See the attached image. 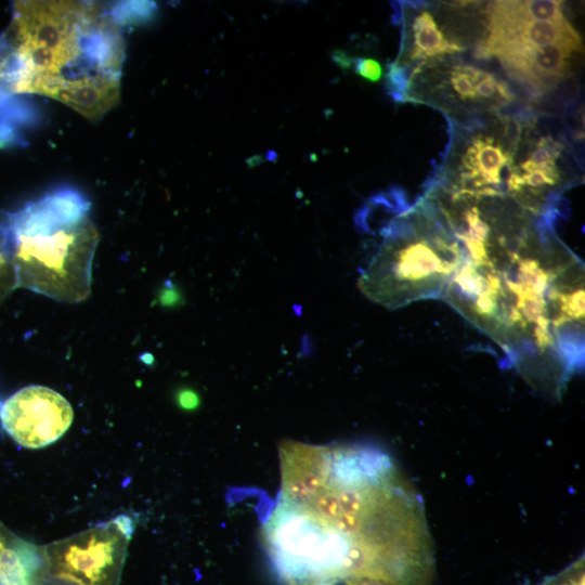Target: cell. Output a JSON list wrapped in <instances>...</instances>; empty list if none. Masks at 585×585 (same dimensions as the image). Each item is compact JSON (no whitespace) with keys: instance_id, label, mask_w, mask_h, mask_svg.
<instances>
[{"instance_id":"obj_3","label":"cell","mask_w":585,"mask_h":585,"mask_svg":"<svg viewBox=\"0 0 585 585\" xmlns=\"http://www.w3.org/2000/svg\"><path fill=\"white\" fill-rule=\"evenodd\" d=\"M11 94L58 101L98 120L120 99L125 43L115 18L86 1H15L0 37Z\"/></svg>"},{"instance_id":"obj_2","label":"cell","mask_w":585,"mask_h":585,"mask_svg":"<svg viewBox=\"0 0 585 585\" xmlns=\"http://www.w3.org/2000/svg\"><path fill=\"white\" fill-rule=\"evenodd\" d=\"M442 298L507 351L528 382L562 391L574 362L564 334H583L584 266L537 224L521 245L463 260Z\"/></svg>"},{"instance_id":"obj_12","label":"cell","mask_w":585,"mask_h":585,"mask_svg":"<svg viewBox=\"0 0 585 585\" xmlns=\"http://www.w3.org/2000/svg\"><path fill=\"white\" fill-rule=\"evenodd\" d=\"M354 72L372 82H377L382 76L381 65L377 61L366 57L354 61Z\"/></svg>"},{"instance_id":"obj_1","label":"cell","mask_w":585,"mask_h":585,"mask_svg":"<svg viewBox=\"0 0 585 585\" xmlns=\"http://www.w3.org/2000/svg\"><path fill=\"white\" fill-rule=\"evenodd\" d=\"M339 506L326 517L278 502L265 543L286 585H430L434 548L424 500L386 453L327 446Z\"/></svg>"},{"instance_id":"obj_14","label":"cell","mask_w":585,"mask_h":585,"mask_svg":"<svg viewBox=\"0 0 585 585\" xmlns=\"http://www.w3.org/2000/svg\"><path fill=\"white\" fill-rule=\"evenodd\" d=\"M533 167L536 168H555V159L550 156V154L542 146H537L536 148L530 154L529 158L526 159Z\"/></svg>"},{"instance_id":"obj_9","label":"cell","mask_w":585,"mask_h":585,"mask_svg":"<svg viewBox=\"0 0 585 585\" xmlns=\"http://www.w3.org/2000/svg\"><path fill=\"white\" fill-rule=\"evenodd\" d=\"M14 288H17L15 270L0 230V302Z\"/></svg>"},{"instance_id":"obj_6","label":"cell","mask_w":585,"mask_h":585,"mask_svg":"<svg viewBox=\"0 0 585 585\" xmlns=\"http://www.w3.org/2000/svg\"><path fill=\"white\" fill-rule=\"evenodd\" d=\"M126 536L116 522L51 545L43 554L48 576L66 585H119Z\"/></svg>"},{"instance_id":"obj_15","label":"cell","mask_w":585,"mask_h":585,"mask_svg":"<svg viewBox=\"0 0 585 585\" xmlns=\"http://www.w3.org/2000/svg\"><path fill=\"white\" fill-rule=\"evenodd\" d=\"M180 403L186 408L194 407L197 404V398L191 392H184L180 396Z\"/></svg>"},{"instance_id":"obj_11","label":"cell","mask_w":585,"mask_h":585,"mask_svg":"<svg viewBox=\"0 0 585 585\" xmlns=\"http://www.w3.org/2000/svg\"><path fill=\"white\" fill-rule=\"evenodd\" d=\"M451 84L461 100H476L478 95L474 91L470 76L464 66L454 67L450 77Z\"/></svg>"},{"instance_id":"obj_16","label":"cell","mask_w":585,"mask_h":585,"mask_svg":"<svg viewBox=\"0 0 585 585\" xmlns=\"http://www.w3.org/2000/svg\"><path fill=\"white\" fill-rule=\"evenodd\" d=\"M3 61H4V53L0 46V79H1L2 68H3ZM0 102H1V95H0Z\"/></svg>"},{"instance_id":"obj_10","label":"cell","mask_w":585,"mask_h":585,"mask_svg":"<svg viewBox=\"0 0 585 585\" xmlns=\"http://www.w3.org/2000/svg\"><path fill=\"white\" fill-rule=\"evenodd\" d=\"M537 585H584V557H580L563 571L545 578Z\"/></svg>"},{"instance_id":"obj_8","label":"cell","mask_w":585,"mask_h":585,"mask_svg":"<svg viewBox=\"0 0 585 585\" xmlns=\"http://www.w3.org/2000/svg\"><path fill=\"white\" fill-rule=\"evenodd\" d=\"M412 31L414 47L410 55L411 60L432 57L463 50L460 46L444 38L432 15L427 11L420 12L415 17Z\"/></svg>"},{"instance_id":"obj_4","label":"cell","mask_w":585,"mask_h":585,"mask_svg":"<svg viewBox=\"0 0 585 585\" xmlns=\"http://www.w3.org/2000/svg\"><path fill=\"white\" fill-rule=\"evenodd\" d=\"M89 209L80 194L61 190L17 211H0L17 287L66 303L88 298L99 243Z\"/></svg>"},{"instance_id":"obj_7","label":"cell","mask_w":585,"mask_h":585,"mask_svg":"<svg viewBox=\"0 0 585 585\" xmlns=\"http://www.w3.org/2000/svg\"><path fill=\"white\" fill-rule=\"evenodd\" d=\"M69 402L43 386H27L1 406L0 419L5 432L27 448L44 447L58 440L72 425Z\"/></svg>"},{"instance_id":"obj_5","label":"cell","mask_w":585,"mask_h":585,"mask_svg":"<svg viewBox=\"0 0 585 585\" xmlns=\"http://www.w3.org/2000/svg\"><path fill=\"white\" fill-rule=\"evenodd\" d=\"M381 234L378 250L358 280L363 295L391 310L442 298L463 253L437 200L428 197L408 207Z\"/></svg>"},{"instance_id":"obj_13","label":"cell","mask_w":585,"mask_h":585,"mask_svg":"<svg viewBox=\"0 0 585 585\" xmlns=\"http://www.w3.org/2000/svg\"><path fill=\"white\" fill-rule=\"evenodd\" d=\"M496 78L494 75L484 73L474 83V91L478 96L492 98L496 93Z\"/></svg>"}]
</instances>
